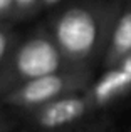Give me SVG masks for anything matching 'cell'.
<instances>
[{
    "instance_id": "7c38bea8",
    "label": "cell",
    "mask_w": 131,
    "mask_h": 132,
    "mask_svg": "<svg viewBox=\"0 0 131 132\" xmlns=\"http://www.w3.org/2000/svg\"><path fill=\"white\" fill-rule=\"evenodd\" d=\"M44 3H49V5H52V3H56V2H59V0H42Z\"/></svg>"
},
{
    "instance_id": "8fae6325",
    "label": "cell",
    "mask_w": 131,
    "mask_h": 132,
    "mask_svg": "<svg viewBox=\"0 0 131 132\" xmlns=\"http://www.w3.org/2000/svg\"><path fill=\"white\" fill-rule=\"evenodd\" d=\"M12 126H13L12 122H7L5 119L0 117V132H9L10 129H12Z\"/></svg>"
},
{
    "instance_id": "3957f363",
    "label": "cell",
    "mask_w": 131,
    "mask_h": 132,
    "mask_svg": "<svg viewBox=\"0 0 131 132\" xmlns=\"http://www.w3.org/2000/svg\"><path fill=\"white\" fill-rule=\"evenodd\" d=\"M92 84L91 69H64L49 75L24 82L10 89L3 95V102L9 105L25 110H34L47 102L69 95L74 92H82Z\"/></svg>"
},
{
    "instance_id": "6da1fadb",
    "label": "cell",
    "mask_w": 131,
    "mask_h": 132,
    "mask_svg": "<svg viewBox=\"0 0 131 132\" xmlns=\"http://www.w3.org/2000/svg\"><path fill=\"white\" fill-rule=\"evenodd\" d=\"M123 0H84L64 9L52 20V39L69 67L91 69L109 44Z\"/></svg>"
},
{
    "instance_id": "52a82bcc",
    "label": "cell",
    "mask_w": 131,
    "mask_h": 132,
    "mask_svg": "<svg viewBox=\"0 0 131 132\" xmlns=\"http://www.w3.org/2000/svg\"><path fill=\"white\" fill-rule=\"evenodd\" d=\"M111 129H113V122L106 117H103V119L91 120V122L84 124V126L77 127L76 130H71V132H108Z\"/></svg>"
},
{
    "instance_id": "8992f818",
    "label": "cell",
    "mask_w": 131,
    "mask_h": 132,
    "mask_svg": "<svg viewBox=\"0 0 131 132\" xmlns=\"http://www.w3.org/2000/svg\"><path fill=\"white\" fill-rule=\"evenodd\" d=\"M131 54V0H126L116 17L109 44L103 55L104 69L116 65L121 59Z\"/></svg>"
},
{
    "instance_id": "30bf717a",
    "label": "cell",
    "mask_w": 131,
    "mask_h": 132,
    "mask_svg": "<svg viewBox=\"0 0 131 132\" xmlns=\"http://www.w3.org/2000/svg\"><path fill=\"white\" fill-rule=\"evenodd\" d=\"M7 48H9V34H7L5 30L0 29V60L3 59Z\"/></svg>"
},
{
    "instance_id": "7a4b0ae2",
    "label": "cell",
    "mask_w": 131,
    "mask_h": 132,
    "mask_svg": "<svg viewBox=\"0 0 131 132\" xmlns=\"http://www.w3.org/2000/svg\"><path fill=\"white\" fill-rule=\"evenodd\" d=\"M64 69L77 67H69L52 35H34L15 48L0 72V95L3 97L10 89L30 79L49 75Z\"/></svg>"
},
{
    "instance_id": "5bb4252c",
    "label": "cell",
    "mask_w": 131,
    "mask_h": 132,
    "mask_svg": "<svg viewBox=\"0 0 131 132\" xmlns=\"http://www.w3.org/2000/svg\"><path fill=\"white\" fill-rule=\"evenodd\" d=\"M108 132H113V129H111V130H108Z\"/></svg>"
},
{
    "instance_id": "4fadbf2b",
    "label": "cell",
    "mask_w": 131,
    "mask_h": 132,
    "mask_svg": "<svg viewBox=\"0 0 131 132\" xmlns=\"http://www.w3.org/2000/svg\"><path fill=\"white\" fill-rule=\"evenodd\" d=\"M9 132H25L24 129H19V130H9Z\"/></svg>"
},
{
    "instance_id": "277c9868",
    "label": "cell",
    "mask_w": 131,
    "mask_h": 132,
    "mask_svg": "<svg viewBox=\"0 0 131 132\" xmlns=\"http://www.w3.org/2000/svg\"><path fill=\"white\" fill-rule=\"evenodd\" d=\"M96 105L89 90L74 92L47 102L32 110V119L42 129H64L96 112Z\"/></svg>"
},
{
    "instance_id": "9c48e42d",
    "label": "cell",
    "mask_w": 131,
    "mask_h": 132,
    "mask_svg": "<svg viewBox=\"0 0 131 132\" xmlns=\"http://www.w3.org/2000/svg\"><path fill=\"white\" fill-rule=\"evenodd\" d=\"M13 15V0H0V17Z\"/></svg>"
},
{
    "instance_id": "5b68a950",
    "label": "cell",
    "mask_w": 131,
    "mask_h": 132,
    "mask_svg": "<svg viewBox=\"0 0 131 132\" xmlns=\"http://www.w3.org/2000/svg\"><path fill=\"white\" fill-rule=\"evenodd\" d=\"M88 90L92 95L98 109H103L131 94V77L121 67L113 65L106 69V72L98 80L92 82Z\"/></svg>"
},
{
    "instance_id": "ba28073f",
    "label": "cell",
    "mask_w": 131,
    "mask_h": 132,
    "mask_svg": "<svg viewBox=\"0 0 131 132\" xmlns=\"http://www.w3.org/2000/svg\"><path fill=\"white\" fill-rule=\"evenodd\" d=\"M42 0H13V15H29L35 12Z\"/></svg>"
},
{
    "instance_id": "9a60e30c",
    "label": "cell",
    "mask_w": 131,
    "mask_h": 132,
    "mask_svg": "<svg viewBox=\"0 0 131 132\" xmlns=\"http://www.w3.org/2000/svg\"><path fill=\"white\" fill-rule=\"evenodd\" d=\"M128 132H131V129H129V130H128Z\"/></svg>"
}]
</instances>
